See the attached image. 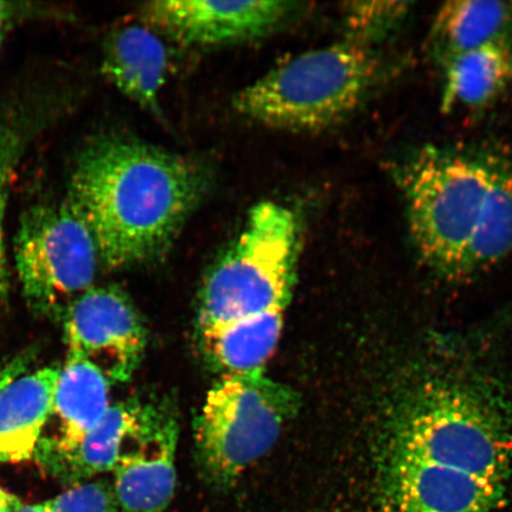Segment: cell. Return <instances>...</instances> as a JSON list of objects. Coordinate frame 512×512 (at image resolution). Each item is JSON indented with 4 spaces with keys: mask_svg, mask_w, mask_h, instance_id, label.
I'll use <instances>...</instances> for the list:
<instances>
[{
    "mask_svg": "<svg viewBox=\"0 0 512 512\" xmlns=\"http://www.w3.org/2000/svg\"><path fill=\"white\" fill-rule=\"evenodd\" d=\"M209 182L197 162L137 138L106 134L80 153L67 203L91 230L101 264L117 270L162 255Z\"/></svg>",
    "mask_w": 512,
    "mask_h": 512,
    "instance_id": "1",
    "label": "cell"
},
{
    "mask_svg": "<svg viewBox=\"0 0 512 512\" xmlns=\"http://www.w3.org/2000/svg\"><path fill=\"white\" fill-rule=\"evenodd\" d=\"M383 73L373 48L347 40L294 56L243 88L233 107L277 130L320 131L354 113Z\"/></svg>",
    "mask_w": 512,
    "mask_h": 512,
    "instance_id": "2",
    "label": "cell"
},
{
    "mask_svg": "<svg viewBox=\"0 0 512 512\" xmlns=\"http://www.w3.org/2000/svg\"><path fill=\"white\" fill-rule=\"evenodd\" d=\"M498 164L495 158L425 146L399 166L409 232L422 258L439 273L460 277Z\"/></svg>",
    "mask_w": 512,
    "mask_h": 512,
    "instance_id": "3",
    "label": "cell"
},
{
    "mask_svg": "<svg viewBox=\"0 0 512 512\" xmlns=\"http://www.w3.org/2000/svg\"><path fill=\"white\" fill-rule=\"evenodd\" d=\"M296 211L272 201L256 204L245 226L204 281L198 334L290 303L298 259Z\"/></svg>",
    "mask_w": 512,
    "mask_h": 512,
    "instance_id": "4",
    "label": "cell"
},
{
    "mask_svg": "<svg viewBox=\"0 0 512 512\" xmlns=\"http://www.w3.org/2000/svg\"><path fill=\"white\" fill-rule=\"evenodd\" d=\"M388 450L504 483L512 437L482 396L446 383L414 389L395 409Z\"/></svg>",
    "mask_w": 512,
    "mask_h": 512,
    "instance_id": "5",
    "label": "cell"
},
{
    "mask_svg": "<svg viewBox=\"0 0 512 512\" xmlns=\"http://www.w3.org/2000/svg\"><path fill=\"white\" fill-rule=\"evenodd\" d=\"M292 387L265 369L221 376L209 390L195 427L198 465L217 489H228L277 443L299 408Z\"/></svg>",
    "mask_w": 512,
    "mask_h": 512,
    "instance_id": "6",
    "label": "cell"
},
{
    "mask_svg": "<svg viewBox=\"0 0 512 512\" xmlns=\"http://www.w3.org/2000/svg\"><path fill=\"white\" fill-rule=\"evenodd\" d=\"M91 230L68 203L25 211L16 238V266L25 299L38 315L66 313L93 287L99 264Z\"/></svg>",
    "mask_w": 512,
    "mask_h": 512,
    "instance_id": "7",
    "label": "cell"
},
{
    "mask_svg": "<svg viewBox=\"0 0 512 512\" xmlns=\"http://www.w3.org/2000/svg\"><path fill=\"white\" fill-rule=\"evenodd\" d=\"M68 356L85 358L113 383L132 379L146 350L142 318L117 286L92 287L64 313Z\"/></svg>",
    "mask_w": 512,
    "mask_h": 512,
    "instance_id": "8",
    "label": "cell"
},
{
    "mask_svg": "<svg viewBox=\"0 0 512 512\" xmlns=\"http://www.w3.org/2000/svg\"><path fill=\"white\" fill-rule=\"evenodd\" d=\"M179 425L169 402L143 403L114 466L113 490L123 512H166L176 489Z\"/></svg>",
    "mask_w": 512,
    "mask_h": 512,
    "instance_id": "9",
    "label": "cell"
},
{
    "mask_svg": "<svg viewBox=\"0 0 512 512\" xmlns=\"http://www.w3.org/2000/svg\"><path fill=\"white\" fill-rule=\"evenodd\" d=\"M296 11V3L278 0H159L145 4L143 16L153 27L188 46L217 47L270 35Z\"/></svg>",
    "mask_w": 512,
    "mask_h": 512,
    "instance_id": "10",
    "label": "cell"
},
{
    "mask_svg": "<svg viewBox=\"0 0 512 512\" xmlns=\"http://www.w3.org/2000/svg\"><path fill=\"white\" fill-rule=\"evenodd\" d=\"M384 494L388 512H491L503 484L388 450Z\"/></svg>",
    "mask_w": 512,
    "mask_h": 512,
    "instance_id": "11",
    "label": "cell"
},
{
    "mask_svg": "<svg viewBox=\"0 0 512 512\" xmlns=\"http://www.w3.org/2000/svg\"><path fill=\"white\" fill-rule=\"evenodd\" d=\"M142 408L143 403L134 399L114 403L78 444L61 447L53 438L41 439L34 457L50 476L72 486L112 472Z\"/></svg>",
    "mask_w": 512,
    "mask_h": 512,
    "instance_id": "12",
    "label": "cell"
},
{
    "mask_svg": "<svg viewBox=\"0 0 512 512\" xmlns=\"http://www.w3.org/2000/svg\"><path fill=\"white\" fill-rule=\"evenodd\" d=\"M102 73L126 98L156 112L169 69V53L155 32L126 25L107 37Z\"/></svg>",
    "mask_w": 512,
    "mask_h": 512,
    "instance_id": "13",
    "label": "cell"
},
{
    "mask_svg": "<svg viewBox=\"0 0 512 512\" xmlns=\"http://www.w3.org/2000/svg\"><path fill=\"white\" fill-rule=\"evenodd\" d=\"M61 368L23 375L0 394V463L34 457L43 428L54 414Z\"/></svg>",
    "mask_w": 512,
    "mask_h": 512,
    "instance_id": "14",
    "label": "cell"
},
{
    "mask_svg": "<svg viewBox=\"0 0 512 512\" xmlns=\"http://www.w3.org/2000/svg\"><path fill=\"white\" fill-rule=\"evenodd\" d=\"M434 57H452L489 44L512 47V5L485 0L447 2L435 16L430 35Z\"/></svg>",
    "mask_w": 512,
    "mask_h": 512,
    "instance_id": "15",
    "label": "cell"
},
{
    "mask_svg": "<svg viewBox=\"0 0 512 512\" xmlns=\"http://www.w3.org/2000/svg\"><path fill=\"white\" fill-rule=\"evenodd\" d=\"M284 316L285 310H274L202 332L203 355L222 376L265 369L278 347Z\"/></svg>",
    "mask_w": 512,
    "mask_h": 512,
    "instance_id": "16",
    "label": "cell"
},
{
    "mask_svg": "<svg viewBox=\"0 0 512 512\" xmlns=\"http://www.w3.org/2000/svg\"><path fill=\"white\" fill-rule=\"evenodd\" d=\"M111 383L102 371L85 358L68 356L61 368L55 393L54 413L61 422V447L78 444L99 424L111 406Z\"/></svg>",
    "mask_w": 512,
    "mask_h": 512,
    "instance_id": "17",
    "label": "cell"
},
{
    "mask_svg": "<svg viewBox=\"0 0 512 512\" xmlns=\"http://www.w3.org/2000/svg\"><path fill=\"white\" fill-rule=\"evenodd\" d=\"M443 107L482 108L512 82V47L501 44L465 51L443 64Z\"/></svg>",
    "mask_w": 512,
    "mask_h": 512,
    "instance_id": "18",
    "label": "cell"
},
{
    "mask_svg": "<svg viewBox=\"0 0 512 512\" xmlns=\"http://www.w3.org/2000/svg\"><path fill=\"white\" fill-rule=\"evenodd\" d=\"M47 118V111L31 105H17L0 114V298L8 291L4 222L11 185L25 152Z\"/></svg>",
    "mask_w": 512,
    "mask_h": 512,
    "instance_id": "19",
    "label": "cell"
},
{
    "mask_svg": "<svg viewBox=\"0 0 512 512\" xmlns=\"http://www.w3.org/2000/svg\"><path fill=\"white\" fill-rule=\"evenodd\" d=\"M512 251V168L499 162L488 208L467 251L460 277L495 265Z\"/></svg>",
    "mask_w": 512,
    "mask_h": 512,
    "instance_id": "20",
    "label": "cell"
},
{
    "mask_svg": "<svg viewBox=\"0 0 512 512\" xmlns=\"http://www.w3.org/2000/svg\"><path fill=\"white\" fill-rule=\"evenodd\" d=\"M412 3L351 2L344 5V23L348 41L374 48L405 22Z\"/></svg>",
    "mask_w": 512,
    "mask_h": 512,
    "instance_id": "21",
    "label": "cell"
},
{
    "mask_svg": "<svg viewBox=\"0 0 512 512\" xmlns=\"http://www.w3.org/2000/svg\"><path fill=\"white\" fill-rule=\"evenodd\" d=\"M48 512H118L113 485L99 479L70 486L46 503Z\"/></svg>",
    "mask_w": 512,
    "mask_h": 512,
    "instance_id": "22",
    "label": "cell"
},
{
    "mask_svg": "<svg viewBox=\"0 0 512 512\" xmlns=\"http://www.w3.org/2000/svg\"><path fill=\"white\" fill-rule=\"evenodd\" d=\"M31 362V352H25V354L11 358L8 362L0 363V394H2L11 383H14L19 377L24 375Z\"/></svg>",
    "mask_w": 512,
    "mask_h": 512,
    "instance_id": "23",
    "label": "cell"
},
{
    "mask_svg": "<svg viewBox=\"0 0 512 512\" xmlns=\"http://www.w3.org/2000/svg\"><path fill=\"white\" fill-rule=\"evenodd\" d=\"M24 11L21 4L0 2V28H8L10 22L21 16Z\"/></svg>",
    "mask_w": 512,
    "mask_h": 512,
    "instance_id": "24",
    "label": "cell"
},
{
    "mask_svg": "<svg viewBox=\"0 0 512 512\" xmlns=\"http://www.w3.org/2000/svg\"><path fill=\"white\" fill-rule=\"evenodd\" d=\"M22 503L19 499L0 488V512H16Z\"/></svg>",
    "mask_w": 512,
    "mask_h": 512,
    "instance_id": "25",
    "label": "cell"
},
{
    "mask_svg": "<svg viewBox=\"0 0 512 512\" xmlns=\"http://www.w3.org/2000/svg\"><path fill=\"white\" fill-rule=\"evenodd\" d=\"M16 512H48L46 503L43 504H32V505H21Z\"/></svg>",
    "mask_w": 512,
    "mask_h": 512,
    "instance_id": "26",
    "label": "cell"
},
{
    "mask_svg": "<svg viewBox=\"0 0 512 512\" xmlns=\"http://www.w3.org/2000/svg\"><path fill=\"white\" fill-rule=\"evenodd\" d=\"M4 30L5 29L0 28V46H2V42H3V38H4Z\"/></svg>",
    "mask_w": 512,
    "mask_h": 512,
    "instance_id": "27",
    "label": "cell"
},
{
    "mask_svg": "<svg viewBox=\"0 0 512 512\" xmlns=\"http://www.w3.org/2000/svg\"><path fill=\"white\" fill-rule=\"evenodd\" d=\"M510 4L512 5V2Z\"/></svg>",
    "mask_w": 512,
    "mask_h": 512,
    "instance_id": "28",
    "label": "cell"
}]
</instances>
